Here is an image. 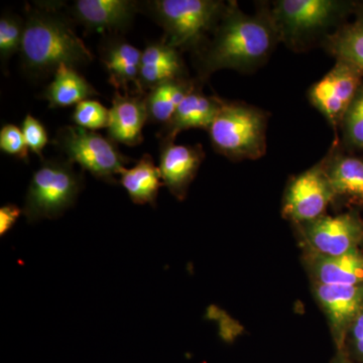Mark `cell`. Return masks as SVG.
I'll list each match as a JSON object with an SVG mask.
<instances>
[{
	"instance_id": "obj_1",
	"label": "cell",
	"mask_w": 363,
	"mask_h": 363,
	"mask_svg": "<svg viewBox=\"0 0 363 363\" xmlns=\"http://www.w3.org/2000/svg\"><path fill=\"white\" fill-rule=\"evenodd\" d=\"M26 16L21 56L30 77H48L62 65L78 68L94 60L72 20L60 13V6L37 2L35 7L26 6Z\"/></svg>"
},
{
	"instance_id": "obj_2",
	"label": "cell",
	"mask_w": 363,
	"mask_h": 363,
	"mask_svg": "<svg viewBox=\"0 0 363 363\" xmlns=\"http://www.w3.org/2000/svg\"><path fill=\"white\" fill-rule=\"evenodd\" d=\"M278 40L271 18L250 16L228 4L213 40L200 52V71L210 75L222 69L255 68L269 58Z\"/></svg>"
},
{
	"instance_id": "obj_3",
	"label": "cell",
	"mask_w": 363,
	"mask_h": 363,
	"mask_svg": "<svg viewBox=\"0 0 363 363\" xmlns=\"http://www.w3.org/2000/svg\"><path fill=\"white\" fill-rule=\"evenodd\" d=\"M140 6L162 26V40L178 51L197 48L227 9L217 0H154L140 2Z\"/></svg>"
},
{
	"instance_id": "obj_4",
	"label": "cell",
	"mask_w": 363,
	"mask_h": 363,
	"mask_svg": "<svg viewBox=\"0 0 363 363\" xmlns=\"http://www.w3.org/2000/svg\"><path fill=\"white\" fill-rule=\"evenodd\" d=\"M68 160H44L33 173L23 214L30 223L56 219L75 204L84 179Z\"/></svg>"
},
{
	"instance_id": "obj_5",
	"label": "cell",
	"mask_w": 363,
	"mask_h": 363,
	"mask_svg": "<svg viewBox=\"0 0 363 363\" xmlns=\"http://www.w3.org/2000/svg\"><path fill=\"white\" fill-rule=\"evenodd\" d=\"M267 117L247 105L222 101L209 128L215 150L231 160L259 159L267 149Z\"/></svg>"
},
{
	"instance_id": "obj_6",
	"label": "cell",
	"mask_w": 363,
	"mask_h": 363,
	"mask_svg": "<svg viewBox=\"0 0 363 363\" xmlns=\"http://www.w3.org/2000/svg\"><path fill=\"white\" fill-rule=\"evenodd\" d=\"M52 145L65 155L67 160L78 164L98 180L114 184L130 157L121 154L116 143L93 130L78 125H67L57 131Z\"/></svg>"
},
{
	"instance_id": "obj_7",
	"label": "cell",
	"mask_w": 363,
	"mask_h": 363,
	"mask_svg": "<svg viewBox=\"0 0 363 363\" xmlns=\"http://www.w3.org/2000/svg\"><path fill=\"white\" fill-rule=\"evenodd\" d=\"M345 6L335 0H279L274 2L271 18L279 39L297 45L330 28Z\"/></svg>"
},
{
	"instance_id": "obj_8",
	"label": "cell",
	"mask_w": 363,
	"mask_h": 363,
	"mask_svg": "<svg viewBox=\"0 0 363 363\" xmlns=\"http://www.w3.org/2000/svg\"><path fill=\"white\" fill-rule=\"evenodd\" d=\"M302 224L303 238L310 252L338 257L358 250L363 240V225L350 213L323 216Z\"/></svg>"
},
{
	"instance_id": "obj_9",
	"label": "cell",
	"mask_w": 363,
	"mask_h": 363,
	"mask_svg": "<svg viewBox=\"0 0 363 363\" xmlns=\"http://www.w3.org/2000/svg\"><path fill=\"white\" fill-rule=\"evenodd\" d=\"M335 198L323 166H316L296 177L284 199L283 215L296 223H306L323 216Z\"/></svg>"
},
{
	"instance_id": "obj_10",
	"label": "cell",
	"mask_w": 363,
	"mask_h": 363,
	"mask_svg": "<svg viewBox=\"0 0 363 363\" xmlns=\"http://www.w3.org/2000/svg\"><path fill=\"white\" fill-rule=\"evenodd\" d=\"M362 74L343 60L331 69L309 91L312 104L327 121L336 124L342 121L360 88Z\"/></svg>"
},
{
	"instance_id": "obj_11",
	"label": "cell",
	"mask_w": 363,
	"mask_h": 363,
	"mask_svg": "<svg viewBox=\"0 0 363 363\" xmlns=\"http://www.w3.org/2000/svg\"><path fill=\"white\" fill-rule=\"evenodd\" d=\"M315 297L328 318L334 340L342 351L351 325L363 311V285H313Z\"/></svg>"
},
{
	"instance_id": "obj_12",
	"label": "cell",
	"mask_w": 363,
	"mask_h": 363,
	"mask_svg": "<svg viewBox=\"0 0 363 363\" xmlns=\"http://www.w3.org/2000/svg\"><path fill=\"white\" fill-rule=\"evenodd\" d=\"M138 11L140 2L133 0H78L70 9L73 20L86 30L109 35L128 30Z\"/></svg>"
},
{
	"instance_id": "obj_13",
	"label": "cell",
	"mask_w": 363,
	"mask_h": 363,
	"mask_svg": "<svg viewBox=\"0 0 363 363\" xmlns=\"http://www.w3.org/2000/svg\"><path fill=\"white\" fill-rule=\"evenodd\" d=\"M100 58L109 74V83L116 90L142 94L140 71L143 52L123 38L111 35L100 44Z\"/></svg>"
},
{
	"instance_id": "obj_14",
	"label": "cell",
	"mask_w": 363,
	"mask_h": 363,
	"mask_svg": "<svg viewBox=\"0 0 363 363\" xmlns=\"http://www.w3.org/2000/svg\"><path fill=\"white\" fill-rule=\"evenodd\" d=\"M204 159L201 145H177L161 143L160 171L164 186L177 199L183 200L191 182Z\"/></svg>"
},
{
	"instance_id": "obj_15",
	"label": "cell",
	"mask_w": 363,
	"mask_h": 363,
	"mask_svg": "<svg viewBox=\"0 0 363 363\" xmlns=\"http://www.w3.org/2000/svg\"><path fill=\"white\" fill-rule=\"evenodd\" d=\"M147 121L145 94H121L116 90L109 109L108 138L135 147L143 142V128Z\"/></svg>"
},
{
	"instance_id": "obj_16",
	"label": "cell",
	"mask_w": 363,
	"mask_h": 363,
	"mask_svg": "<svg viewBox=\"0 0 363 363\" xmlns=\"http://www.w3.org/2000/svg\"><path fill=\"white\" fill-rule=\"evenodd\" d=\"M222 101L217 97L206 96L195 86L162 128L159 135L161 143H174L178 133L190 128L209 130L220 111Z\"/></svg>"
},
{
	"instance_id": "obj_17",
	"label": "cell",
	"mask_w": 363,
	"mask_h": 363,
	"mask_svg": "<svg viewBox=\"0 0 363 363\" xmlns=\"http://www.w3.org/2000/svg\"><path fill=\"white\" fill-rule=\"evenodd\" d=\"M185 66L180 52L164 42L149 43L143 51L140 71V91L142 94L152 88L174 80L184 78Z\"/></svg>"
},
{
	"instance_id": "obj_18",
	"label": "cell",
	"mask_w": 363,
	"mask_h": 363,
	"mask_svg": "<svg viewBox=\"0 0 363 363\" xmlns=\"http://www.w3.org/2000/svg\"><path fill=\"white\" fill-rule=\"evenodd\" d=\"M306 262L315 283L325 285H363V253L359 250L338 257H323L309 252Z\"/></svg>"
},
{
	"instance_id": "obj_19",
	"label": "cell",
	"mask_w": 363,
	"mask_h": 363,
	"mask_svg": "<svg viewBox=\"0 0 363 363\" xmlns=\"http://www.w3.org/2000/svg\"><path fill=\"white\" fill-rule=\"evenodd\" d=\"M96 95L99 93L76 68L62 65L55 72L54 80L45 87L40 97L49 102L51 108H63Z\"/></svg>"
},
{
	"instance_id": "obj_20",
	"label": "cell",
	"mask_w": 363,
	"mask_h": 363,
	"mask_svg": "<svg viewBox=\"0 0 363 363\" xmlns=\"http://www.w3.org/2000/svg\"><path fill=\"white\" fill-rule=\"evenodd\" d=\"M119 183L135 204L152 207L157 206L160 188L164 186L161 171L149 154L143 155L133 168L124 169Z\"/></svg>"
},
{
	"instance_id": "obj_21",
	"label": "cell",
	"mask_w": 363,
	"mask_h": 363,
	"mask_svg": "<svg viewBox=\"0 0 363 363\" xmlns=\"http://www.w3.org/2000/svg\"><path fill=\"white\" fill-rule=\"evenodd\" d=\"M194 83L185 78L174 79L152 88L145 93L149 121L152 123H168L184 98L194 89Z\"/></svg>"
},
{
	"instance_id": "obj_22",
	"label": "cell",
	"mask_w": 363,
	"mask_h": 363,
	"mask_svg": "<svg viewBox=\"0 0 363 363\" xmlns=\"http://www.w3.org/2000/svg\"><path fill=\"white\" fill-rule=\"evenodd\" d=\"M325 168V167H324ZM334 194L363 203V162L353 157H340L325 168Z\"/></svg>"
},
{
	"instance_id": "obj_23",
	"label": "cell",
	"mask_w": 363,
	"mask_h": 363,
	"mask_svg": "<svg viewBox=\"0 0 363 363\" xmlns=\"http://www.w3.org/2000/svg\"><path fill=\"white\" fill-rule=\"evenodd\" d=\"M329 51L348 62L363 75V28L357 25L339 30L327 40Z\"/></svg>"
},
{
	"instance_id": "obj_24",
	"label": "cell",
	"mask_w": 363,
	"mask_h": 363,
	"mask_svg": "<svg viewBox=\"0 0 363 363\" xmlns=\"http://www.w3.org/2000/svg\"><path fill=\"white\" fill-rule=\"evenodd\" d=\"M25 33V20L16 14L6 13L0 18V59L1 63L21 52Z\"/></svg>"
},
{
	"instance_id": "obj_25",
	"label": "cell",
	"mask_w": 363,
	"mask_h": 363,
	"mask_svg": "<svg viewBox=\"0 0 363 363\" xmlns=\"http://www.w3.org/2000/svg\"><path fill=\"white\" fill-rule=\"evenodd\" d=\"M76 125L93 130L108 128L109 111L95 100H85L76 105L72 116Z\"/></svg>"
},
{
	"instance_id": "obj_26",
	"label": "cell",
	"mask_w": 363,
	"mask_h": 363,
	"mask_svg": "<svg viewBox=\"0 0 363 363\" xmlns=\"http://www.w3.org/2000/svg\"><path fill=\"white\" fill-rule=\"evenodd\" d=\"M342 121L346 140L363 149V88L358 90Z\"/></svg>"
},
{
	"instance_id": "obj_27",
	"label": "cell",
	"mask_w": 363,
	"mask_h": 363,
	"mask_svg": "<svg viewBox=\"0 0 363 363\" xmlns=\"http://www.w3.org/2000/svg\"><path fill=\"white\" fill-rule=\"evenodd\" d=\"M0 149L6 154L11 155L28 162V149L23 130L14 124H6L0 131Z\"/></svg>"
},
{
	"instance_id": "obj_28",
	"label": "cell",
	"mask_w": 363,
	"mask_h": 363,
	"mask_svg": "<svg viewBox=\"0 0 363 363\" xmlns=\"http://www.w3.org/2000/svg\"><path fill=\"white\" fill-rule=\"evenodd\" d=\"M21 130H23L28 149L32 150L33 154L38 155L42 161H44L43 150L49 143V136H48V131L45 130L44 124L30 114H28L23 119Z\"/></svg>"
},
{
	"instance_id": "obj_29",
	"label": "cell",
	"mask_w": 363,
	"mask_h": 363,
	"mask_svg": "<svg viewBox=\"0 0 363 363\" xmlns=\"http://www.w3.org/2000/svg\"><path fill=\"white\" fill-rule=\"evenodd\" d=\"M353 355L363 363V311L351 325L347 338Z\"/></svg>"
},
{
	"instance_id": "obj_30",
	"label": "cell",
	"mask_w": 363,
	"mask_h": 363,
	"mask_svg": "<svg viewBox=\"0 0 363 363\" xmlns=\"http://www.w3.org/2000/svg\"><path fill=\"white\" fill-rule=\"evenodd\" d=\"M23 209L14 204L4 205L0 208V235H6L16 224Z\"/></svg>"
},
{
	"instance_id": "obj_31",
	"label": "cell",
	"mask_w": 363,
	"mask_h": 363,
	"mask_svg": "<svg viewBox=\"0 0 363 363\" xmlns=\"http://www.w3.org/2000/svg\"><path fill=\"white\" fill-rule=\"evenodd\" d=\"M334 363H353L351 362L350 359H348L347 357H346L345 354H343V353H340V355L337 358H336L335 362Z\"/></svg>"
},
{
	"instance_id": "obj_32",
	"label": "cell",
	"mask_w": 363,
	"mask_h": 363,
	"mask_svg": "<svg viewBox=\"0 0 363 363\" xmlns=\"http://www.w3.org/2000/svg\"><path fill=\"white\" fill-rule=\"evenodd\" d=\"M357 25L358 26H362V28H363V16L362 18V20H360L359 21H358V23H357Z\"/></svg>"
}]
</instances>
